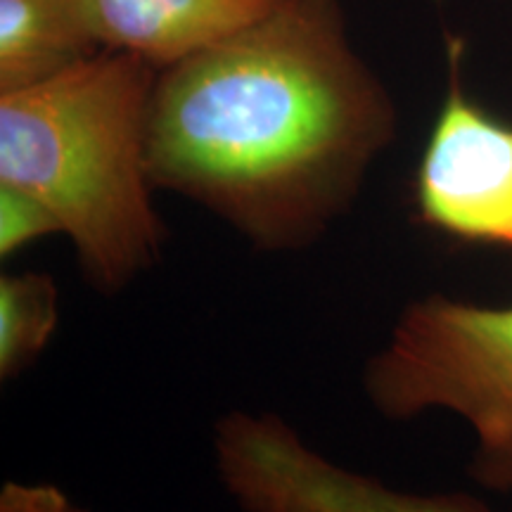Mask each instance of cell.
I'll use <instances>...</instances> for the list:
<instances>
[{"label": "cell", "instance_id": "cell-1", "mask_svg": "<svg viewBox=\"0 0 512 512\" xmlns=\"http://www.w3.org/2000/svg\"><path fill=\"white\" fill-rule=\"evenodd\" d=\"M392 93L351 43L337 0H280L159 69L147 126L157 190L256 252H304L349 214L394 143Z\"/></svg>", "mask_w": 512, "mask_h": 512}, {"label": "cell", "instance_id": "cell-2", "mask_svg": "<svg viewBox=\"0 0 512 512\" xmlns=\"http://www.w3.org/2000/svg\"><path fill=\"white\" fill-rule=\"evenodd\" d=\"M157 74L140 57L100 50L53 79L0 93V183L46 204L102 294L124 292L164 249L147 164Z\"/></svg>", "mask_w": 512, "mask_h": 512}, {"label": "cell", "instance_id": "cell-3", "mask_svg": "<svg viewBox=\"0 0 512 512\" xmlns=\"http://www.w3.org/2000/svg\"><path fill=\"white\" fill-rule=\"evenodd\" d=\"M361 389L384 420L456 415L475 434V482L512 491V304L415 299L366 361Z\"/></svg>", "mask_w": 512, "mask_h": 512}, {"label": "cell", "instance_id": "cell-4", "mask_svg": "<svg viewBox=\"0 0 512 512\" xmlns=\"http://www.w3.org/2000/svg\"><path fill=\"white\" fill-rule=\"evenodd\" d=\"M460 50L448 46V91L415 169V214L446 238L512 254V124L467 95Z\"/></svg>", "mask_w": 512, "mask_h": 512}, {"label": "cell", "instance_id": "cell-5", "mask_svg": "<svg viewBox=\"0 0 512 512\" xmlns=\"http://www.w3.org/2000/svg\"><path fill=\"white\" fill-rule=\"evenodd\" d=\"M280 0H76L100 50L166 69L271 12Z\"/></svg>", "mask_w": 512, "mask_h": 512}, {"label": "cell", "instance_id": "cell-6", "mask_svg": "<svg viewBox=\"0 0 512 512\" xmlns=\"http://www.w3.org/2000/svg\"><path fill=\"white\" fill-rule=\"evenodd\" d=\"M95 53L76 0H0V93L53 79Z\"/></svg>", "mask_w": 512, "mask_h": 512}, {"label": "cell", "instance_id": "cell-7", "mask_svg": "<svg viewBox=\"0 0 512 512\" xmlns=\"http://www.w3.org/2000/svg\"><path fill=\"white\" fill-rule=\"evenodd\" d=\"M287 512H494L467 494H418L337 465L323 453L299 467L287 494Z\"/></svg>", "mask_w": 512, "mask_h": 512}, {"label": "cell", "instance_id": "cell-8", "mask_svg": "<svg viewBox=\"0 0 512 512\" xmlns=\"http://www.w3.org/2000/svg\"><path fill=\"white\" fill-rule=\"evenodd\" d=\"M60 323V292L53 275H0V377L15 380L48 349Z\"/></svg>", "mask_w": 512, "mask_h": 512}, {"label": "cell", "instance_id": "cell-9", "mask_svg": "<svg viewBox=\"0 0 512 512\" xmlns=\"http://www.w3.org/2000/svg\"><path fill=\"white\" fill-rule=\"evenodd\" d=\"M62 235L50 209L29 192L0 183V259H12L41 238Z\"/></svg>", "mask_w": 512, "mask_h": 512}, {"label": "cell", "instance_id": "cell-10", "mask_svg": "<svg viewBox=\"0 0 512 512\" xmlns=\"http://www.w3.org/2000/svg\"><path fill=\"white\" fill-rule=\"evenodd\" d=\"M72 505L53 484L5 482L0 491V512H69Z\"/></svg>", "mask_w": 512, "mask_h": 512}, {"label": "cell", "instance_id": "cell-11", "mask_svg": "<svg viewBox=\"0 0 512 512\" xmlns=\"http://www.w3.org/2000/svg\"><path fill=\"white\" fill-rule=\"evenodd\" d=\"M69 512H86V510H81V508H76V505H72V508H69Z\"/></svg>", "mask_w": 512, "mask_h": 512}]
</instances>
